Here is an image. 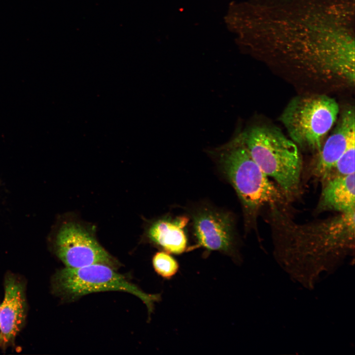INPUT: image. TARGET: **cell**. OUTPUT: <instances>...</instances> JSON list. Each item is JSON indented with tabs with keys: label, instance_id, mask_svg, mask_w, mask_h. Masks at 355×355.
Masks as SVG:
<instances>
[{
	"label": "cell",
	"instance_id": "8fae6325",
	"mask_svg": "<svg viewBox=\"0 0 355 355\" xmlns=\"http://www.w3.org/2000/svg\"><path fill=\"white\" fill-rule=\"evenodd\" d=\"M323 182L318 205L319 211L355 212V173L330 178Z\"/></svg>",
	"mask_w": 355,
	"mask_h": 355
},
{
	"label": "cell",
	"instance_id": "7c38bea8",
	"mask_svg": "<svg viewBox=\"0 0 355 355\" xmlns=\"http://www.w3.org/2000/svg\"><path fill=\"white\" fill-rule=\"evenodd\" d=\"M188 221L185 216L158 220L149 227L148 237L167 252L181 254L187 248V240L184 228Z\"/></svg>",
	"mask_w": 355,
	"mask_h": 355
},
{
	"label": "cell",
	"instance_id": "277c9868",
	"mask_svg": "<svg viewBox=\"0 0 355 355\" xmlns=\"http://www.w3.org/2000/svg\"><path fill=\"white\" fill-rule=\"evenodd\" d=\"M251 157L287 200L299 190L302 162L298 146L279 129L257 126L241 134Z\"/></svg>",
	"mask_w": 355,
	"mask_h": 355
},
{
	"label": "cell",
	"instance_id": "5bb4252c",
	"mask_svg": "<svg viewBox=\"0 0 355 355\" xmlns=\"http://www.w3.org/2000/svg\"><path fill=\"white\" fill-rule=\"evenodd\" d=\"M355 138L351 140L346 150L337 161L325 180L336 176H345L355 173Z\"/></svg>",
	"mask_w": 355,
	"mask_h": 355
},
{
	"label": "cell",
	"instance_id": "3957f363",
	"mask_svg": "<svg viewBox=\"0 0 355 355\" xmlns=\"http://www.w3.org/2000/svg\"><path fill=\"white\" fill-rule=\"evenodd\" d=\"M218 151L221 169L242 204L246 225H255L257 214L264 206H283L287 200L284 194L253 159L241 135Z\"/></svg>",
	"mask_w": 355,
	"mask_h": 355
},
{
	"label": "cell",
	"instance_id": "52a82bcc",
	"mask_svg": "<svg viewBox=\"0 0 355 355\" xmlns=\"http://www.w3.org/2000/svg\"><path fill=\"white\" fill-rule=\"evenodd\" d=\"M56 233L55 252L66 267L76 268L99 263L116 269L119 265L93 234L79 223L66 221Z\"/></svg>",
	"mask_w": 355,
	"mask_h": 355
},
{
	"label": "cell",
	"instance_id": "ba28073f",
	"mask_svg": "<svg viewBox=\"0 0 355 355\" xmlns=\"http://www.w3.org/2000/svg\"><path fill=\"white\" fill-rule=\"evenodd\" d=\"M193 217L197 247L231 255L236 253L233 220L229 213L203 208L197 211Z\"/></svg>",
	"mask_w": 355,
	"mask_h": 355
},
{
	"label": "cell",
	"instance_id": "30bf717a",
	"mask_svg": "<svg viewBox=\"0 0 355 355\" xmlns=\"http://www.w3.org/2000/svg\"><path fill=\"white\" fill-rule=\"evenodd\" d=\"M355 114L354 108L346 109L320 151L313 172L323 181L326 179L337 161L355 138Z\"/></svg>",
	"mask_w": 355,
	"mask_h": 355
},
{
	"label": "cell",
	"instance_id": "5b68a950",
	"mask_svg": "<svg viewBox=\"0 0 355 355\" xmlns=\"http://www.w3.org/2000/svg\"><path fill=\"white\" fill-rule=\"evenodd\" d=\"M336 101L324 95L292 99L280 116L290 139L303 149L320 151L323 139L336 122Z\"/></svg>",
	"mask_w": 355,
	"mask_h": 355
},
{
	"label": "cell",
	"instance_id": "8992f818",
	"mask_svg": "<svg viewBox=\"0 0 355 355\" xmlns=\"http://www.w3.org/2000/svg\"><path fill=\"white\" fill-rule=\"evenodd\" d=\"M115 270L108 265L99 263L76 268L65 267L55 274L53 288L57 293L70 300L94 292H128L143 302L150 315L155 302L160 300V295L144 292Z\"/></svg>",
	"mask_w": 355,
	"mask_h": 355
},
{
	"label": "cell",
	"instance_id": "7a4b0ae2",
	"mask_svg": "<svg viewBox=\"0 0 355 355\" xmlns=\"http://www.w3.org/2000/svg\"><path fill=\"white\" fill-rule=\"evenodd\" d=\"M281 206L270 207L275 256L290 276L312 287L354 250L355 212L298 224Z\"/></svg>",
	"mask_w": 355,
	"mask_h": 355
},
{
	"label": "cell",
	"instance_id": "9c48e42d",
	"mask_svg": "<svg viewBox=\"0 0 355 355\" xmlns=\"http://www.w3.org/2000/svg\"><path fill=\"white\" fill-rule=\"evenodd\" d=\"M26 309L24 284L14 275L8 274L4 280V298L0 304V344L2 347L12 343L21 330Z\"/></svg>",
	"mask_w": 355,
	"mask_h": 355
},
{
	"label": "cell",
	"instance_id": "4fadbf2b",
	"mask_svg": "<svg viewBox=\"0 0 355 355\" xmlns=\"http://www.w3.org/2000/svg\"><path fill=\"white\" fill-rule=\"evenodd\" d=\"M152 264L155 272L162 277L170 279L179 269L177 261L167 252H158L153 256Z\"/></svg>",
	"mask_w": 355,
	"mask_h": 355
},
{
	"label": "cell",
	"instance_id": "6da1fadb",
	"mask_svg": "<svg viewBox=\"0 0 355 355\" xmlns=\"http://www.w3.org/2000/svg\"><path fill=\"white\" fill-rule=\"evenodd\" d=\"M355 0H266L234 4L227 24L260 56L355 82Z\"/></svg>",
	"mask_w": 355,
	"mask_h": 355
},
{
	"label": "cell",
	"instance_id": "9a60e30c",
	"mask_svg": "<svg viewBox=\"0 0 355 355\" xmlns=\"http://www.w3.org/2000/svg\"><path fill=\"white\" fill-rule=\"evenodd\" d=\"M0 337H1V330H0Z\"/></svg>",
	"mask_w": 355,
	"mask_h": 355
}]
</instances>
